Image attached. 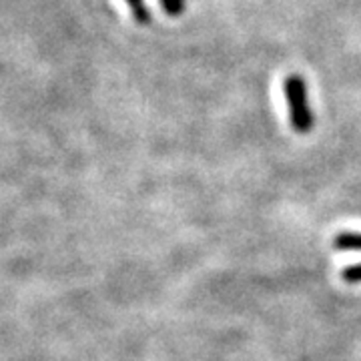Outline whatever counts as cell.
<instances>
[{
    "mask_svg": "<svg viewBox=\"0 0 361 361\" xmlns=\"http://www.w3.org/2000/svg\"><path fill=\"white\" fill-rule=\"evenodd\" d=\"M334 247L339 251H361V233H339Z\"/></svg>",
    "mask_w": 361,
    "mask_h": 361,
    "instance_id": "cell-2",
    "label": "cell"
},
{
    "mask_svg": "<svg viewBox=\"0 0 361 361\" xmlns=\"http://www.w3.org/2000/svg\"><path fill=\"white\" fill-rule=\"evenodd\" d=\"M169 16H179L185 11V0H159Z\"/></svg>",
    "mask_w": 361,
    "mask_h": 361,
    "instance_id": "cell-4",
    "label": "cell"
},
{
    "mask_svg": "<svg viewBox=\"0 0 361 361\" xmlns=\"http://www.w3.org/2000/svg\"><path fill=\"white\" fill-rule=\"evenodd\" d=\"M283 92L287 106H289V121L291 127L299 135H307L313 129V111L310 104V90L307 82L301 75H289L283 80Z\"/></svg>",
    "mask_w": 361,
    "mask_h": 361,
    "instance_id": "cell-1",
    "label": "cell"
},
{
    "mask_svg": "<svg viewBox=\"0 0 361 361\" xmlns=\"http://www.w3.org/2000/svg\"><path fill=\"white\" fill-rule=\"evenodd\" d=\"M341 277H343V281L349 285L361 283V263L360 265H351V267H345Z\"/></svg>",
    "mask_w": 361,
    "mask_h": 361,
    "instance_id": "cell-5",
    "label": "cell"
},
{
    "mask_svg": "<svg viewBox=\"0 0 361 361\" xmlns=\"http://www.w3.org/2000/svg\"><path fill=\"white\" fill-rule=\"evenodd\" d=\"M125 2L129 4L130 13H133L135 20H137L139 25H149V23H151V13H149L145 0H125Z\"/></svg>",
    "mask_w": 361,
    "mask_h": 361,
    "instance_id": "cell-3",
    "label": "cell"
}]
</instances>
